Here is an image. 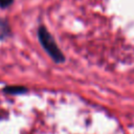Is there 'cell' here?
<instances>
[{
	"mask_svg": "<svg viewBox=\"0 0 134 134\" xmlns=\"http://www.w3.org/2000/svg\"><path fill=\"white\" fill-rule=\"evenodd\" d=\"M38 37H39V40H40V43L41 45L43 46V48L45 49V51L51 57V59L57 62V63H62L64 62L65 58H64V54L61 52L60 48L58 47L55 41L53 40V38L51 37V35L49 34V31L41 26L38 30Z\"/></svg>",
	"mask_w": 134,
	"mask_h": 134,
	"instance_id": "obj_1",
	"label": "cell"
},
{
	"mask_svg": "<svg viewBox=\"0 0 134 134\" xmlns=\"http://www.w3.org/2000/svg\"><path fill=\"white\" fill-rule=\"evenodd\" d=\"M9 34H10V29L7 22L0 18V40L6 38L7 36H9Z\"/></svg>",
	"mask_w": 134,
	"mask_h": 134,
	"instance_id": "obj_2",
	"label": "cell"
},
{
	"mask_svg": "<svg viewBox=\"0 0 134 134\" xmlns=\"http://www.w3.org/2000/svg\"><path fill=\"white\" fill-rule=\"evenodd\" d=\"M25 91H26V88L21 86H10V87L4 88V92L10 93V94H20V93H24Z\"/></svg>",
	"mask_w": 134,
	"mask_h": 134,
	"instance_id": "obj_3",
	"label": "cell"
},
{
	"mask_svg": "<svg viewBox=\"0 0 134 134\" xmlns=\"http://www.w3.org/2000/svg\"><path fill=\"white\" fill-rule=\"evenodd\" d=\"M14 0H0V6L1 7H7L12 4Z\"/></svg>",
	"mask_w": 134,
	"mask_h": 134,
	"instance_id": "obj_4",
	"label": "cell"
}]
</instances>
